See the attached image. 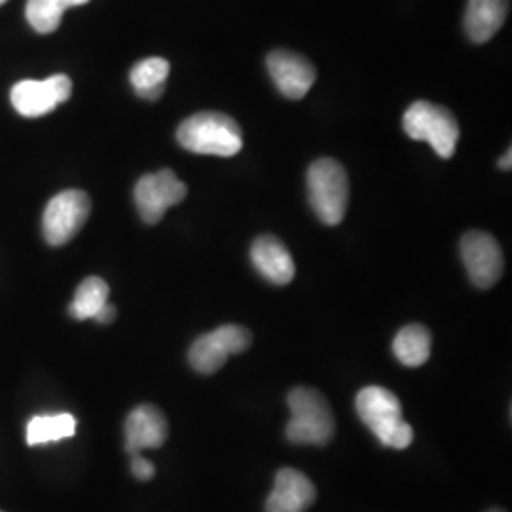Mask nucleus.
<instances>
[{
  "mask_svg": "<svg viewBox=\"0 0 512 512\" xmlns=\"http://www.w3.org/2000/svg\"><path fill=\"white\" fill-rule=\"evenodd\" d=\"M177 141L194 154L232 158L243 148V133L238 122L222 112H198L179 126Z\"/></svg>",
  "mask_w": 512,
  "mask_h": 512,
  "instance_id": "f257e3e1",
  "label": "nucleus"
},
{
  "mask_svg": "<svg viewBox=\"0 0 512 512\" xmlns=\"http://www.w3.org/2000/svg\"><path fill=\"white\" fill-rule=\"evenodd\" d=\"M357 414L378 440L395 450H404L412 444L414 431L403 420L401 401L385 387L370 385L357 395Z\"/></svg>",
  "mask_w": 512,
  "mask_h": 512,
  "instance_id": "f03ea898",
  "label": "nucleus"
},
{
  "mask_svg": "<svg viewBox=\"0 0 512 512\" xmlns=\"http://www.w3.org/2000/svg\"><path fill=\"white\" fill-rule=\"evenodd\" d=\"M291 421L287 423V439L302 446H327L336 421L329 401L323 393L310 387H296L289 395Z\"/></svg>",
  "mask_w": 512,
  "mask_h": 512,
  "instance_id": "7ed1b4c3",
  "label": "nucleus"
},
{
  "mask_svg": "<svg viewBox=\"0 0 512 512\" xmlns=\"http://www.w3.org/2000/svg\"><path fill=\"white\" fill-rule=\"evenodd\" d=\"M308 198L311 209L327 226L340 224L349 203V179L344 165L321 158L308 169Z\"/></svg>",
  "mask_w": 512,
  "mask_h": 512,
  "instance_id": "20e7f679",
  "label": "nucleus"
},
{
  "mask_svg": "<svg viewBox=\"0 0 512 512\" xmlns=\"http://www.w3.org/2000/svg\"><path fill=\"white\" fill-rule=\"evenodd\" d=\"M403 128L414 141H425L440 158L454 156L459 141V124L456 116L429 101H416L404 112Z\"/></svg>",
  "mask_w": 512,
  "mask_h": 512,
  "instance_id": "39448f33",
  "label": "nucleus"
},
{
  "mask_svg": "<svg viewBox=\"0 0 512 512\" xmlns=\"http://www.w3.org/2000/svg\"><path fill=\"white\" fill-rule=\"evenodd\" d=\"M92 213L90 196L82 190H65L54 196L42 215V234L52 247L67 245Z\"/></svg>",
  "mask_w": 512,
  "mask_h": 512,
  "instance_id": "423d86ee",
  "label": "nucleus"
},
{
  "mask_svg": "<svg viewBox=\"0 0 512 512\" xmlns=\"http://www.w3.org/2000/svg\"><path fill=\"white\" fill-rule=\"evenodd\" d=\"M253 342L251 332L239 325H224L200 336L188 351V361L200 374L219 372L228 357L247 351Z\"/></svg>",
  "mask_w": 512,
  "mask_h": 512,
  "instance_id": "0eeeda50",
  "label": "nucleus"
},
{
  "mask_svg": "<svg viewBox=\"0 0 512 512\" xmlns=\"http://www.w3.org/2000/svg\"><path fill=\"white\" fill-rule=\"evenodd\" d=\"M73 82L67 74H54L46 80H21L10 93L12 105L25 118H40L69 101Z\"/></svg>",
  "mask_w": 512,
  "mask_h": 512,
  "instance_id": "6e6552de",
  "label": "nucleus"
},
{
  "mask_svg": "<svg viewBox=\"0 0 512 512\" xmlns=\"http://www.w3.org/2000/svg\"><path fill=\"white\" fill-rule=\"evenodd\" d=\"M186 194V184L171 169H162L148 173L135 184V205L147 224H158L164 219L165 211L183 202Z\"/></svg>",
  "mask_w": 512,
  "mask_h": 512,
  "instance_id": "1a4fd4ad",
  "label": "nucleus"
},
{
  "mask_svg": "<svg viewBox=\"0 0 512 512\" xmlns=\"http://www.w3.org/2000/svg\"><path fill=\"white\" fill-rule=\"evenodd\" d=\"M461 258L469 279L478 289H490L501 279L505 258L497 239L482 230H471L461 239Z\"/></svg>",
  "mask_w": 512,
  "mask_h": 512,
  "instance_id": "9d476101",
  "label": "nucleus"
},
{
  "mask_svg": "<svg viewBox=\"0 0 512 512\" xmlns=\"http://www.w3.org/2000/svg\"><path fill=\"white\" fill-rule=\"evenodd\" d=\"M268 73L277 86V90L289 99H302L310 92L317 73L315 67L304 55L289 50H275L266 59Z\"/></svg>",
  "mask_w": 512,
  "mask_h": 512,
  "instance_id": "9b49d317",
  "label": "nucleus"
},
{
  "mask_svg": "<svg viewBox=\"0 0 512 512\" xmlns=\"http://www.w3.org/2000/svg\"><path fill=\"white\" fill-rule=\"evenodd\" d=\"M124 435L126 452L129 456H135L141 454L143 450H154L164 446L169 435V425L164 414L156 406L143 404L131 410L124 425Z\"/></svg>",
  "mask_w": 512,
  "mask_h": 512,
  "instance_id": "f8f14e48",
  "label": "nucleus"
},
{
  "mask_svg": "<svg viewBox=\"0 0 512 512\" xmlns=\"http://www.w3.org/2000/svg\"><path fill=\"white\" fill-rule=\"evenodd\" d=\"M315 501V486L308 476L296 469H281L275 475L266 512H306Z\"/></svg>",
  "mask_w": 512,
  "mask_h": 512,
  "instance_id": "ddd939ff",
  "label": "nucleus"
},
{
  "mask_svg": "<svg viewBox=\"0 0 512 512\" xmlns=\"http://www.w3.org/2000/svg\"><path fill=\"white\" fill-rule=\"evenodd\" d=\"M256 272L274 285H289L296 274L293 255L275 236H260L251 247Z\"/></svg>",
  "mask_w": 512,
  "mask_h": 512,
  "instance_id": "4468645a",
  "label": "nucleus"
},
{
  "mask_svg": "<svg viewBox=\"0 0 512 512\" xmlns=\"http://www.w3.org/2000/svg\"><path fill=\"white\" fill-rule=\"evenodd\" d=\"M511 0H469L465 10V33L475 44L495 37L509 16Z\"/></svg>",
  "mask_w": 512,
  "mask_h": 512,
  "instance_id": "2eb2a0df",
  "label": "nucleus"
},
{
  "mask_svg": "<svg viewBox=\"0 0 512 512\" xmlns=\"http://www.w3.org/2000/svg\"><path fill=\"white\" fill-rule=\"evenodd\" d=\"M169 71L171 65L164 57H147L133 65L129 82L139 97L147 101H158L164 95Z\"/></svg>",
  "mask_w": 512,
  "mask_h": 512,
  "instance_id": "dca6fc26",
  "label": "nucleus"
},
{
  "mask_svg": "<svg viewBox=\"0 0 512 512\" xmlns=\"http://www.w3.org/2000/svg\"><path fill=\"white\" fill-rule=\"evenodd\" d=\"M431 332L423 325H408L404 327L393 342V353L404 366L425 365L431 357Z\"/></svg>",
  "mask_w": 512,
  "mask_h": 512,
  "instance_id": "f3484780",
  "label": "nucleus"
},
{
  "mask_svg": "<svg viewBox=\"0 0 512 512\" xmlns=\"http://www.w3.org/2000/svg\"><path fill=\"white\" fill-rule=\"evenodd\" d=\"M90 0H27L25 16L31 27L40 35H50L61 25L63 14L74 8L88 4Z\"/></svg>",
  "mask_w": 512,
  "mask_h": 512,
  "instance_id": "a211bd4d",
  "label": "nucleus"
},
{
  "mask_svg": "<svg viewBox=\"0 0 512 512\" xmlns=\"http://www.w3.org/2000/svg\"><path fill=\"white\" fill-rule=\"evenodd\" d=\"M109 285L101 277H88L80 283L69 306V315L76 321L93 319L99 310L109 302Z\"/></svg>",
  "mask_w": 512,
  "mask_h": 512,
  "instance_id": "6ab92c4d",
  "label": "nucleus"
},
{
  "mask_svg": "<svg viewBox=\"0 0 512 512\" xmlns=\"http://www.w3.org/2000/svg\"><path fill=\"white\" fill-rule=\"evenodd\" d=\"M76 433V420L73 414L37 416L27 425V444L40 446L57 440L71 439Z\"/></svg>",
  "mask_w": 512,
  "mask_h": 512,
  "instance_id": "aec40b11",
  "label": "nucleus"
},
{
  "mask_svg": "<svg viewBox=\"0 0 512 512\" xmlns=\"http://www.w3.org/2000/svg\"><path fill=\"white\" fill-rule=\"evenodd\" d=\"M131 473L137 480L147 482L152 476L156 475V467L148 459L143 458L141 454H135V456H131Z\"/></svg>",
  "mask_w": 512,
  "mask_h": 512,
  "instance_id": "412c9836",
  "label": "nucleus"
},
{
  "mask_svg": "<svg viewBox=\"0 0 512 512\" xmlns=\"http://www.w3.org/2000/svg\"><path fill=\"white\" fill-rule=\"evenodd\" d=\"M93 319H95L97 323H101V325H109V323H112V321L116 319V308L107 302Z\"/></svg>",
  "mask_w": 512,
  "mask_h": 512,
  "instance_id": "4be33fe9",
  "label": "nucleus"
},
{
  "mask_svg": "<svg viewBox=\"0 0 512 512\" xmlns=\"http://www.w3.org/2000/svg\"><path fill=\"white\" fill-rule=\"evenodd\" d=\"M511 158L512 152L511 148H509V150H507V154L499 160V167H501V169H505V171H509V169H511Z\"/></svg>",
  "mask_w": 512,
  "mask_h": 512,
  "instance_id": "5701e85b",
  "label": "nucleus"
},
{
  "mask_svg": "<svg viewBox=\"0 0 512 512\" xmlns=\"http://www.w3.org/2000/svg\"><path fill=\"white\" fill-rule=\"evenodd\" d=\"M4 2H8V0H0V6H2V4H4Z\"/></svg>",
  "mask_w": 512,
  "mask_h": 512,
  "instance_id": "b1692460",
  "label": "nucleus"
},
{
  "mask_svg": "<svg viewBox=\"0 0 512 512\" xmlns=\"http://www.w3.org/2000/svg\"><path fill=\"white\" fill-rule=\"evenodd\" d=\"M490 512H503V511H497V509H495V511H490Z\"/></svg>",
  "mask_w": 512,
  "mask_h": 512,
  "instance_id": "393cba45",
  "label": "nucleus"
}]
</instances>
